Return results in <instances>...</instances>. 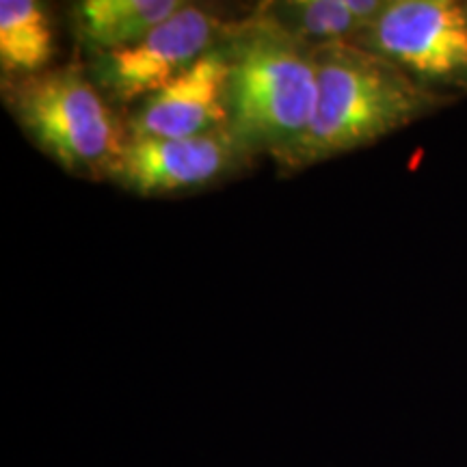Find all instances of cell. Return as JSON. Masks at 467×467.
Returning <instances> with one entry per match:
<instances>
[{
  "label": "cell",
  "instance_id": "cell-1",
  "mask_svg": "<svg viewBox=\"0 0 467 467\" xmlns=\"http://www.w3.org/2000/svg\"><path fill=\"white\" fill-rule=\"evenodd\" d=\"M312 61L317 110L301 141L277 161L285 171L368 148L452 104L355 42L312 46Z\"/></svg>",
  "mask_w": 467,
  "mask_h": 467
},
{
  "label": "cell",
  "instance_id": "cell-2",
  "mask_svg": "<svg viewBox=\"0 0 467 467\" xmlns=\"http://www.w3.org/2000/svg\"><path fill=\"white\" fill-rule=\"evenodd\" d=\"M221 50L227 128L247 154H271L277 162L301 141L317 110L312 46L266 14L227 33Z\"/></svg>",
  "mask_w": 467,
  "mask_h": 467
},
{
  "label": "cell",
  "instance_id": "cell-3",
  "mask_svg": "<svg viewBox=\"0 0 467 467\" xmlns=\"http://www.w3.org/2000/svg\"><path fill=\"white\" fill-rule=\"evenodd\" d=\"M11 113L39 150L74 175L109 178L128 139V126L78 67L11 78Z\"/></svg>",
  "mask_w": 467,
  "mask_h": 467
},
{
  "label": "cell",
  "instance_id": "cell-4",
  "mask_svg": "<svg viewBox=\"0 0 467 467\" xmlns=\"http://www.w3.org/2000/svg\"><path fill=\"white\" fill-rule=\"evenodd\" d=\"M355 44L383 57L426 91L467 96V5L454 0H389Z\"/></svg>",
  "mask_w": 467,
  "mask_h": 467
},
{
  "label": "cell",
  "instance_id": "cell-5",
  "mask_svg": "<svg viewBox=\"0 0 467 467\" xmlns=\"http://www.w3.org/2000/svg\"><path fill=\"white\" fill-rule=\"evenodd\" d=\"M230 28L195 5H182L128 48L107 52L98 61V80L117 102L148 98L217 50Z\"/></svg>",
  "mask_w": 467,
  "mask_h": 467
},
{
  "label": "cell",
  "instance_id": "cell-6",
  "mask_svg": "<svg viewBox=\"0 0 467 467\" xmlns=\"http://www.w3.org/2000/svg\"><path fill=\"white\" fill-rule=\"evenodd\" d=\"M243 156L230 128L184 139L128 134L109 180L137 195H173L223 178Z\"/></svg>",
  "mask_w": 467,
  "mask_h": 467
},
{
  "label": "cell",
  "instance_id": "cell-7",
  "mask_svg": "<svg viewBox=\"0 0 467 467\" xmlns=\"http://www.w3.org/2000/svg\"><path fill=\"white\" fill-rule=\"evenodd\" d=\"M227 63L217 48L143 100L128 124L137 137L184 139L227 128Z\"/></svg>",
  "mask_w": 467,
  "mask_h": 467
},
{
  "label": "cell",
  "instance_id": "cell-8",
  "mask_svg": "<svg viewBox=\"0 0 467 467\" xmlns=\"http://www.w3.org/2000/svg\"><path fill=\"white\" fill-rule=\"evenodd\" d=\"M180 7L178 0H87L76 14L85 42L107 55L137 44Z\"/></svg>",
  "mask_w": 467,
  "mask_h": 467
},
{
  "label": "cell",
  "instance_id": "cell-9",
  "mask_svg": "<svg viewBox=\"0 0 467 467\" xmlns=\"http://www.w3.org/2000/svg\"><path fill=\"white\" fill-rule=\"evenodd\" d=\"M55 55L52 22L35 0L0 3V66L9 76L46 72Z\"/></svg>",
  "mask_w": 467,
  "mask_h": 467
},
{
  "label": "cell",
  "instance_id": "cell-10",
  "mask_svg": "<svg viewBox=\"0 0 467 467\" xmlns=\"http://www.w3.org/2000/svg\"><path fill=\"white\" fill-rule=\"evenodd\" d=\"M266 14L307 46L353 42L361 33L344 0H288L271 5Z\"/></svg>",
  "mask_w": 467,
  "mask_h": 467
},
{
  "label": "cell",
  "instance_id": "cell-11",
  "mask_svg": "<svg viewBox=\"0 0 467 467\" xmlns=\"http://www.w3.org/2000/svg\"><path fill=\"white\" fill-rule=\"evenodd\" d=\"M465 5H467V3H465Z\"/></svg>",
  "mask_w": 467,
  "mask_h": 467
}]
</instances>
